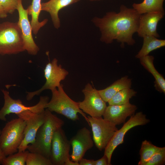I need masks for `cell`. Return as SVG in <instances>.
<instances>
[{
  "label": "cell",
  "mask_w": 165,
  "mask_h": 165,
  "mask_svg": "<svg viewBox=\"0 0 165 165\" xmlns=\"http://www.w3.org/2000/svg\"><path fill=\"white\" fill-rule=\"evenodd\" d=\"M141 15L133 8L122 5L119 12H108L102 17L95 16L92 21L101 32V42L108 44L116 40L123 48L125 43L135 44L133 35L137 32Z\"/></svg>",
  "instance_id": "cell-1"
},
{
  "label": "cell",
  "mask_w": 165,
  "mask_h": 165,
  "mask_svg": "<svg viewBox=\"0 0 165 165\" xmlns=\"http://www.w3.org/2000/svg\"><path fill=\"white\" fill-rule=\"evenodd\" d=\"M45 113L44 122L38 130L35 141L28 145L27 149L30 152L39 153L50 159L54 134L57 129L62 127L64 122L47 108Z\"/></svg>",
  "instance_id": "cell-2"
},
{
  "label": "cell",
  "mask_w": 165,
  "mask_h": 165,
  "mask_svg": "<svg viewBox=\"0 0 165 165\" xmlns=\"http://www.w3.org/2000/svg\"><path fill=\"white\" fill-rule=\"evenodd\" d=\"M52 96L50 101L46 104L45 108L51 112L64 116L72 121L79 120L78 113L81 114L88 124V118L79 108L78 102L72 99L66 93L63 85L61 84L57 87L52 91Z\"/></svg>",
  "instance_id": "cell-3"
},
{
  "label": "cell",
  "mask_w": 165,
  "mask_h": 165,
  "mask_svg": "<svg viewBox=\"0 0 165 165\" xmlns=\"http://www.w3.org/2000/svg\"><path fill=\"white\" fill-rule=\"evenodd\" d=\"M25 125V121L18 117L8 122L1 130L0 146L6 156L18 152L24 138Z\"/></svg>",
  "instance_id": "cell-4"
},
{
  "label": "cell",
  "mask_w": 165,
  "mask_h": 165,
  "mask_svg": "<svg viewBox=\"0 0 165 165\" xmlns=\"http://www.w3.org/2000/svg\"><path fill=\"white\" fill-rule=\"evenodd\" d=\"M24 51L21 32L17 23H0V54H15Z\"/></svg>",
  "instance_id": "cell-5"
},
{
  "label": "cell",
  "mask_w": 165,
  "mask_h": 165,
  "mask_svg": "<svg viewBox=\"0 0 165 165\" xmlns=\"http://www.w3.org/2000/svg\"><path fill=\"white\" fill-rule=\"evenodd\" d=\"M89 125L93 133V139L100 151L105 149L118 130L116 126L101 117L87 116Z\"/></svg>",
  "instance_id": "cell-6"
},
{
  "label": "cell",
  "mask_w": 165,
  "mask_h": 165,
  "mask_svg": "<svg viewBox=\"0 0 165 165\" xmlns=\"http://www.w3.org/2000/svg\"><path fill=\"white\" fill-rule=\"evenodd\" d=\"M4 103L0 110V120L6 121V116L11 113L16 115L27 110H30L34 112L39 113L45 110V106L49 101V98L47 96L40 97L39 100L36 105L31 106H27L24 105L20 99H14L10 96L8 91L2 90Z\"/></svg>",
  "instance_id": "cell-7"
},
{
  "label": "cell",
  "mask_w": 165,
  "mask_h": 165,
  "mask_svg": "<svg viewBox=\"0 0 165 165\" xmlns=\"http://www.w3.org/2000/svg\"><path fill=\"white\" fill-rule=\"evenodd\" d=\"M44 72L46 80L45 84L38 90L27 92V100H31L35 96L39 95L45 90L52 91L57 88L60 85L61 81L64 80L69 73L68 71L62 68L61 64L58 65V60L56 58L46 64Z\"/></svg>",
  "instance_id": "cell-8"
},
{
  "label": "cell",
  "mask_w": 165,
  "mask_h": 165,
  "mask_svg": "<svg viewBox=\"0 0 165 165\" xmlns=\"http://www.w3.org/2000/svg\"><path fill=\"white\" fill-rule=\"evenodd\" d=\"M16 115L26 123L24 138L18 149V152H24L27 149L28 145L34 142L38 130L44 122L45 110L39 113L27 110Z\"/></svg>",
  "instance_id": "cell-9"
},
{
  "label": "cell",
  "mask_w": 165,
  "mask_h": 165,
  "mask_svg": "<svg viewBox=\"0 0 165 165\" xmlns=\"http://www.w3.org/2000/svg\"><path fill=\"white\" fill-rule=\"evenodd\" d=\"M130 117L122 127L115 132L105 149L104 155L107 157L110 164L112 156L114 150L119 145L123 143L126 133L135 127L144 125L150 122L149 119L147 118L146 115L142 112H138Z\"/></svg>",
  "instance_id": "cell-10"
},
{
  "label": "cell",
  "mask_w": 165,
  "mask_h": 165,
  "mask_svg": "<svg viewBox=\"0 0 165 165\" xmlns=\"http://www.w3.org/2000/svg\"><path fill=\"white\" fill-rule=\"evenodd\" d=\"M82 92L84 98L82 101L78 102L79 108L91 117L102 116L107 106L98 90L88 83Z\"/></svg>",
  "instance_id": "cell-11"
},
{
  "label": "cell",
  "mask_w": 165,
  "mask_h": 165,
  "mask_svg": "<svg viewBox=\"0 0 165 165\" xmlns=\"http://www.w3.org/2000/svg\"><path fill=\"white\" fill-rule=\"evenodd\" d=\"M71 144L62 127L54 132L52 138L50 160L52 165H64L65 160L70 158Z\"/></svg>",
  "instance_id": "cell-12"
},
{
  "label": "cell",
  "mask_w": 165,
  "mask_h": 165,
  "mask_svg": "<svg viewBox=\"0 0 165 165\" xmlns=\"http://www.w3.org/2000/svg\"><path fill=\"white\" fill-rule=\"evenodd\" d=\"M16 10L19 15L17 23L21 32L25 50L30 54L35 55L38 53L39 49L33 39L28 15L27 9H25L23 6L22 0H19Z\"/></svg>",
  "instance_id": "cell-13"
},
{
  "label": "cell",
  "mask_w": 165,
  "mask_h": 165,
  "mask_svg": "<svg viewBox=\"0 0 165 165\" xmlns=\"http://www.w3.org/2000/svg\"><path fill=\"white\" fill-rule=\"evenodd\" d=\"M69 141L72 148L70 158L74 162H79L86 152L94 146L90 132L85 127L79 130Z\"/></svg>",
  "instance_id": "cell-14"
},
{
  "label": "cell",
  "mask_w": 165,
  "mask_h": 165,
  "mask_svg": "<svg viewBox=\"0 0 165 165\" xmlns=\"http://www.w3.org/2000/svg\"><path fill=\"white\" fill-rule=\"evenodd\" d=\"M165 12H154L141 14L137 32L138 36L143 38L146 36H160L157 32L159 22L164 17Z\"/></svg>",
  "instance_id": "cell-15"
},
{
  "label": "cell",
  "mask_w": 165,
  "mask_h": 165,
  "mask_svg": "<svg viewBox=\"0 0 165 165\" xmlns=\"http://www.w3.org/2000/svg\"><path fill=\"white\" fill-rule=\"evenodd\" d=\"M137 107L130 103L123 105H109L102 116L103 118L115 125L125 122L127 118L135 113Z\"/></svg>",
  "instance_id": "cell-16"
},
{
  "label": "cell",
  "mask_w": 165,
  "mask_h": 165,
  "mask_svg": "<svg viewBox=\"0 0 165 165\" xmlns=\"http://www.w3.org/2000/svg\"><path fill=\"white\" fill-rule=\"evenodd\" d=\"M80 0H50L42 3V11L48 13L54 28L57 29L61 26L59 12L62 9L76 3Z\"/></svg>",
  "instance_id": "cell-17"
},
{
  "label": "cell",
  "mask_w": 165,
  "mask_h": 165,
  "mask_svg": "<svg viewBox=\"0 0 165 165\" xmlns=\"http://www.w3.org/2000/svg\"><path fill=\"white\" fill-rule=\"evenodd\" d=\"M139 59L141 64L154 78V86L156 90L160 93L165 94V79L163 75L158 72L154 66V56L148 55Z\"/></svg>",
  "instance_id": "cell-18"
},
{
  "label": "cell",
  "mask_w": 165,
  "mask_h": 165,
  "mask_svg": "<svg viewBox=\"0 0 165 165\" xmlns=\"http://www.w3.org/2000/svg\"><path fill=\"white\" fill-rule=\"evenodd\" d=\"M131 79L126 75L116 80L105 88L98 90V91L103 99L106 102H108L117 92L124 89L131 88Z\"/></svg>",
  "instance_id": "cell-19"
},
{
  "label": "cell",
  "mask_w": 165,
  "mask_h": 165,
  "mask_svg": "<svg viewBox=\"0 0 165 165\" xmlns=\"http://www.w3.org/2000/svg\"><path fill=\"white\" fill-rule=\"evenodd\" d=\"M41 0H32L31 3L27 9L28 15L31 16L30 22L32 33L37 35L39 30L47 23L48 20L45 19L41 21L39 20V16L41 10Z\"/></svg>",
  "instance_id": "cell-20"
},
{
  "label": "cell",
  "mask_w": 165,
  "mask_h": 165,
  "mask_svg": "<svg viewBox=\"0 0 165 165\" xmlns=\"http://www.w3.org/2000/svg\"><path fill=\"white\" fill-rule=\"evenodd\" d=\"M142 47L136 55L138 59L148 55L152 51L165 46V40L159 39L153 36H146L143 38Z\"/></svg>",
  "instance_id": "cell-21"
},
{
  "label": "cell",
  "mask_w": 165,
  "mask_h": 165,
  "mask_svg": "<svg viewBox=\"0 0 165 165\" xmlns=\"http://www.w3.org/2000/svg\"><path fill=\"white\" fill-rule=\"evenodd\" d=\"M164 0H144L141 3H134L132 7L140 14L154 12H165L163 5Z\"/></svg>",
  "instance_id": "cell-22"
},
{
  "label": "cell",
  "mask_w": 165,
  "mask_h": 165,
  "mask_svg": "<svg viewBox=\"0 0 165 165\" xmlns=\"http://www.w3.org/2000/svg\"><path fill=\"white\" fill-rule=\"evenodd\" d=\"M137 92L131 88L124 89L116 93L108 101L109 105H123L130 103V100Z\"/></svg>",
  "instance_id": "cell-23"
},
{
  "label": "cell",
  "mask_w": 165,
  "mask_h": 165,
  "mask_svg": "<svg viewBox=\"0 0 165 165\" xmlns=\"http://www.w3.org/2000/svg\"><path fill=\"white\" fill-rule=\"evenodd\" d=\"M161 147L156 146L146 140L143 141L139 151L140 160L138 164L144 165Z\"/></svg>",
  "instance_id": "cell-24"
},
{
  "label": "cell",
  "mask_w": 165,
  "mask_h": 165,
  "mask_svg": "<svg viewBox=\"0 0 165 165\" xmlns=\"http://www.w3.org/2000/svg\"><path fill=\"white\" fill-rule=\"evenodd\" d=\"M18 152L6 156L3 161L2 165H26L27 157L29 152L26 150L24 152Z\"/></svg>",
  "instance_id": "cell-25"
},
{
  "label": "cell",
  "mask_w": 165,
  "mask_h": 165,
  "mask_svg": "<svg viewBox=\"0 0 165 165\" xmlns=\"http://www.w3.org/2000/svg\"><path fill=\"white\" fill-rule=\"evenodd\" d=\"M26 165H52L50 159L38 153L29 152L26 161Z\"/></svg>",
  "instance_id": "cell-26"
},
{
  "label": "cell",
  "mask_w": 165,
  "mask_h": 165,
  "mask_svg": "<svg viewBox=\"0 0 165 165\" xmlns=\"http://www.w3.org/2000/svg\"><path fill=\"white\" fill-rule=\"evenodd\" d=\"M165 163V147L155 153L144 165H162Z\"/></svg>",
  "instance_id": "cell-27"
},
{
  "label": "cell",
  "mask_w": 165,
  "mask_h": 165,
  "mask_svg": "<svg viewBox=\"0 0 165 165\" xmlns=\"http://www.w3.org/2000/svg\"><path fill=\"white\" fill-rule=\"evenodd\" d=\"M19 0H0L2 6L7 13L12 14L16 10Z\"/></svg>",
  "instance_id": "cell-28"
},
{
  "label": "cell",
  "mask_w": 165,
  "mask_h": 165,
  "mask_svg": "<svg viewBox=\"0 0 165 165\" xmlns=\"http://www.w3.org/2000/svg\"><path fill=\"white\" fill-rule=\"evenodd\" d=\"M111 165L108 162V159L106 155L104 156L101 158L96 160H94V165Z\"/></svg>",
  "instance_id": "cell-29"
},
{
  "label": "cell",
  "mask_w": 165,
  "mask_h": 165,
  "mask_svg": "<svg viewBox=\"0 0 165 165\" xmlns=\"http://www.w3.org/2000/svg\"><path fill=\"white\" fill-rule=\"evenodd\" d=\"M94 160L83 158L81 159L79 162V165H94Z\"/></svg>",
  "instance_id": "cell-30"
},
{
  "label": "cell",
  "mask_w": 165,
  "mask_h": 165,
  "mask_svg": "<svg viewBox=\"0 0 165 165\" xmlns=\"http://www.w3.org/2000/svg\"><path fill=\"white\" fill-rule=\"evenodd\" d=\"M64 165H79V162L72 161L69 158L65 160Z\"/></svg>",
  "instance_id": "cell-31"
},
{
  "label": "cell",
  "mask_w": 165,
  "mask_h": 165,
  "mask_svg": "<svg viewBox=\"0 0 165 165\" xmlns=\"http://www.w3.org/2000/svg\"><path fill=\"white\" fill-rule=\"evenodd\" d=\"M7 16V14L4 10L0 2V18H5Z\"/></svg>",
  "instance_id": "cell-32"
},
{
  "label": "cell",
  "mask_w": 165,
  "mask_h": 165,
  "mask_svg": "<svg viewBox=\"0 0 165 165\" xmlns=\"http://www.w3.org/2000/svg\"><path fill=\"white\" fill-rule=\"evenodd\" d=\"M1 132V130L0 129V135ZM6 156L4 155L2 151L0 146V164L2 165L3 161Z\"/></svg>",
  "instance_id": "cell-33"
},
{
  "label": "cell",
  "mask_w": 165,
  "mask_h": 165,
  "mask_svg": "<svg viewBox=\"0 0 165 165\" xmlns=\"http://www.w3.org/2000/svg\"><path fill=\"white\" fill-rule=\"evenodd\" d=\"M90 1H100L102 0H88Z\"/></svg>",
  "instance_id": "cell-34"
}]
</instances>
